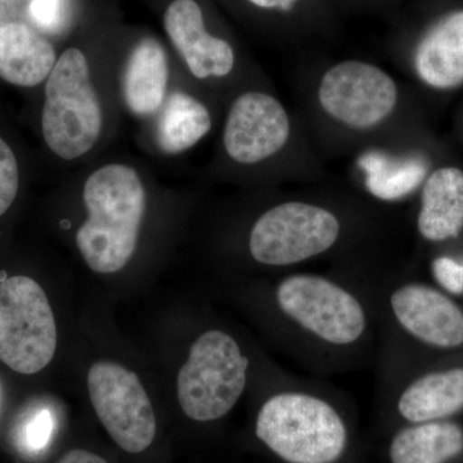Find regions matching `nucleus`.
I'll return each mask as SVG.
<instances>
[{"label": "nucleus", "instance_id": "1", "mask_svg": "<svg viewBox=\"0 0 463 463\" xmlns=\"http://www.w3.org/2000/svg\"><path fill=\"white\" fill-rule=\"evenodd\" d=\"M261 310L288 358L315 376L350 373L376 361L373 304L346 272L288 270L261 288Z\"/></svg>", "mask_w": 463, "mask_h": 463}, {"label": "nucleus", "instance_id": "2", "mask_svg": "<svg viewBox=\"0 0 463 463\" xmlns=\"http://www.w3.org/2000/svg\"><path fill=\"white\" fill-rule=\"evenodd\" d=\"M255 437L286 463H340L352 446L344 392L319 377L269 370Z\"/></svg>", "mask_w": 463, "mask_h": 463}, {"label": "nucleus", "instance_id": "3", "mask_svg": "<svg viewBox=\"0 0 463 463\" xmlns=\"http://www.w3.org/2000/svg\"><path fill=\"white\" fill-rule=\"evenodd\" d=\"M364 289L379 330L377 373L410 364L422 352L463 349V307L437 286L368 270L346 272Z\"/></svg>", "mask_w": 463, "mask_h": 463}, {"label": "nucleus", "instance_id": "4", "mask_svg": "<svg viewBox=\"0 0 463 463\" xmlns=\"http://www.w3.org/2000/svg\"><path fill=\"white\" fill-rule=\"evenodd\" d=\"M88 219L76 243L93 272L111 274L129 263L146 210V192L133 167L111 164L90 174L83 192Z\"/></svg>", "mask_w": 463, "mask_h": 463}, {"label": "nucleus", "instance_id": "5", "mask_svg": "<svg viewBox=\"0 0 463 463\" xmlns=\"http://www.w3.org/2000/svg\"><path fill=\"white\" fill-rule=\"evenodd\" d=\"M346 232L345 218L330 206L304 200L283 201L265 210L252 224L250 258L261 267L297 270L340 249Z\"/></svg>", "mask_w": 463, "mask_h": 463}, {"label": "nucleus", "instance_id": "6", "mask_svg": "<svg viewBox=\"0 0 463 463\" xmlns=\"http://www.w3.org/2000/svg\"><path fill=\"white\" fill-rule=\"evenodd\" d=\"M251 359L236 336L209 328L194 340L176 379L181 410L196 422H215L232 412L245 394Z\"/></svg>", "mask_w": 463, "mask_h": 463}, {"label": "nucleus", "instance_id": "7", "mask_svg": "<svg viewBox=\"0 0 463 463\" xmlns=\"http://www.w3.org/2000/svg\"><path fill=\"white\" fill-rule=\"evenodd\" d=\"M102 109L90 81L83 52L69 48L57 61L45 85L43 136L63 160L83 156L102 132Z\"/></svg>", "mask_w": 463, "mask_h": 463}, {"label": "nucleus", "instance_id": "8", "mask_svg": "<svg viewBox=\"0 0 463 463\" xmlns=\"http://www.w3.org/2000/svg\"><path fill=\"white\" fill-rule=\"evenodd\" d=\"M56 349V321L41 285L25 276L0 282V361L33 374L51 364Z\"/></svg>", "mask_w": 463, "mask_h": 463}, {"label": "nucleus", "instance_id": "9", "mask_svg": "<svg viewBox=\"0 0 463 463\" xmlns=\"http://www.w3.org/2000/svg\"><path fill=\"white\" fill-rule=\"evenodd\" d=\"M88 392L100 423L121 449L137 455L154 443L156 417L133 371L115 362H97L88 373Z\"/></svg>", "mask_w": 463, "mask_h": 463}, {"label": "nucleus", "instance_id": "10", "mask_svg": "<svg viewBox=\"0 0 463 463\" xmlns=\"http://www.w3.org/2000/svg\"><path fill=\"white\" fill-rule=\"evenodd\" d=\"M377 394L401 426L449 420L463 411V364H414L379 373Z\"/></svg>", "mask_w": 463, "mask_h": 463}, {"label": "nucleus", "instance_id": "11", "mask_svg": "<svg viewBox=\"0 0 463 463\" xmlns=\"http://www.w3.org/2000/svg\"><path fill=\"white\" fill-rule=\"evenodd\" d=\"M323 111L356 130L379 127L394 112L398 87L380 67L364 61H344L323 74L318 87Z\"/></svg>", "mask_w": 463, "mask_h": 463}, {"label": "nucleus", "instance_id": "12", "mask_svg": "<svg viewBox=\"0 0 463 463\" xmlns=\"http://www.w3.org/2000/svg\"><path fill=\"white\" fill-rule=\"evenodd\" d=\"M289 134L291 123L282 103L270 94L248 91L231 106L224 148L236 163H261L288 145Z\"/></svg>", "mask_w": 463, "mask_h": 463}, {"label": "nucleus", "instance_id": "13", "mask_svg": "<svg viewBox=\"0 0 463 463\" xmlns=\"http://www.w3.org/2000/svg\"><path fill=\"white\" fill-rule=\"evenodd\" d=\"M164 25L194 78H224L231 74L233 48L206 32L203 11L194 0H174L166 9Z\"/></svg>", "mask_w": 463, "mask_h": 463}, {"label": "nucleus", "instance_id": "14", "mask_svg": "<svg viewBox=\"0 0 463 463\" xmlns=\"http://www.w3.org/2000/svg\"><path fill=\"white\" fill-rule=\"evenodd\" d=\"M413 67L417 78L431 90L463 85V9L448 12L423 33L414 50Z\"/></svg>", "mask_w": 463, "mask_h": 463}, {"label": "nucleus", "instance_id": "15", "mask_svg": "<svg viewBox=\"0 0 463 463\" xmlns=\"http://www.w3.org/2000/svg\"><path fill=\"white\" fill-rule=\"evenodd\" d=\"M416 228L429 243L458 239L463 232V170L438 167L428 174L421 187Z\"/></svg>", "mask_w": 463, "mask_h": 463}, {"label": "nucleus", "instance_id": "16", "mask_svg": "<svg viewBox=\"0 0 463 463\" xmlns=\"http://www.w3.org/2000/svg\"><path fill=\"white\" fill-rule=\"evenodd\" d=\"M56 51L47 39L20 23L0 26V78L18 87H35L56 65Z\"/></svg>", "mask_w": 463, "mask_h": 463}, {"label": "nucleus", "instance_id": "17", "mask_svg": "<svg viewBox=\"0 0 463 463\" xmlns=\"http://www.w3.org/2000/svg\"><path fill=\"white\" fill-rule=\"evenodd\" d=\"M390 463H449L463 455V428L443 420L399 426L389 443Z\"/></svg>", "mask_w": 463, "mask_h": 463}, {"label": "nucleus", "instance_id": "18", "mask_svg": "<svg viewBox=\"0 0 463 463\" xmlns=\"http://www.w3.org/2000/svg\"><path fill=\"white\" fill-rule=\"evenodd\" d=\"M166 53L156 39H142L134 47L123 76L125 103L133 114L148 116L161 108L167 87Z\"/></svg>", "mask_w": 463, "mask_h": 463}, {"label": "nucleus", "instance_id": "19", "mask_svg": "<svg viewBox=\"0 0 463 463\" xmlns=\"http://www.w3.org/2000/svg\"><path fill=\"white\" fill-rule=\"evenodd\" d=\"M364 173V187L373 199L399 203L422 187L428 176V164L416 156H390L385 152L371 151L359 158Z\"/></svg>", "mask_w": 463, "mask_h": 463}, {"label": "nucleus", "instance_id": "20", "mask_svg": "<svg viewBox=\"0 0 463 463\" xmlns=\"http://www.w3.org/2000/svg\"><path fill=\"white\" fill-rule=\"evenodd\" d=\"M212 116L199 99L182 91L167 99L156 128V142L167 155L194 147L212 130Z\"/></svg>", "mask_w": 463, "mask_h": 463}, {"label": "nucleus", "instance_id": "21", "mask_svg": "<svg viewBox=\"0 0 463 463\" xmlns=\"http://www.w3.org/2000/svg\"><path fill=\"white\" fill-rule=\"evenodd\" d=\"M53 412L48 408H36L26 416L25 423L21 429V443L27 450L39 452L51 441L54 430Z\"/></svg>", "mask_w": 463, "mask_h": 463}, {"label": "nucleus", "instance_id": "22", "mask_svg": "<svg viewBox=\"0 0 463 463\" xmlns=\"http://www.w3.org/2000/svg\"><path fill=\"white\" fill-rule=\"evenodd\" d=\"M431 276L437 288L453 298L463 297V263L450 255L432 259Z\"/></svg>", "mask_w": 463, "mask_h": 463}, {"label": "nucleus", "instance_id": "23", "mask_svg": "<svg viewBox=\"0 0 463 463\" xmlns=\"http://www.w3.org/2000/svg\"><path fill=\"white\" fill-rule=\"evenodd\" d=\"M20 184L16 156L11 147L0 138V216L14 203Z\"/></svg>", "mask_w": 463, "mask_h": 463}, {"label": "nucleus", "instance_id": "24", "mask_svg": "<svg viewBox=\"0 0 463 463\" xmlns=\"http://www.w3.org/2000/svg\"><path fill=\"white\" fill-rule=\"evenodd\" d=\"M29 14L33 23L45 32H60L66 23V0H33Z\"/></svg>", "mask_w": 463, "mask_h": 463}, {"label": "nucleus", "instance_id": "25", "mask_svg": "<svg viewBox=\"0 0 463 463\" xmlns=\"http://www.w3.org/2000/svg\"><path fill=\"white\" fill-rule=\"evenodd\" d=\"M57 463H108V461L90 450L72 449L61 457Z\"/></svg>", "mask_w": 463, "mask_h": 463}, {"label": "nucleus", "instance_id": "26", "mask_svg": "<svg viewBox=\"0 0 463 463\" xmlns=\"http://www.w3.org/2000/svg\"><path fill=\"white\" fill-rule=\"evenodd\" d=\"M252 5L263 9H277V11H289L298 0H249Z\"/></svg>", "mask_w": 463, "mask_h": 463}, {"label": "nucleus", "instance_id": "27", "mask_svg": "<svg viewBox=\"0 0 463 463\" xmlns=\"http://www.w3.org/2000/svg\"><path fill=\"white\" fill-rule=\"evenodd\" d=\"M462 263H463V260H462Z\"/></svg>", "mask_w": 463, "mask_h": 463}]
</instances>
